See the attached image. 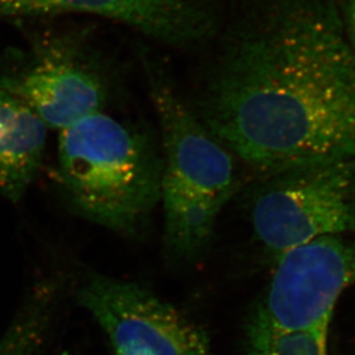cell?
<instances>
[{
	"label": "cell",
	"mask_w": 355,
	"mask_h": 355,
	"mask_svg": "<svg viewBox=\"0 0 355 355\" xmlns=\"http://www.w3.org/2000/svg\"><path fill=\"white\" fill-rule=\"evenodd\" d=\"M193 104L266 177L355 157V53L332 0H222Z\"/></svg>",
	"instance_id": "1"
},
{
	"label": "cell",
	"mask_w": 355,
	"mask_h": 355,
	"mask_svg": "<svg viewBox=\"0 0 355 355\" xmlns=\"http://www.w3.org/2000/svg\"><path fill=\"white\" fill-rule=\"evenodd\" d=\"M141 60L161 128L165 252L189 262L207 250L219 214L239 188L236 158L195 114L161 62L149 53Z\"/></svg>",
	"instance_id": "2"
},
{
	"label": "cell",
	"mask_w": 355,
	"mask_h": 355,
	"mask_svg": "<svg viewBox=\"0 0 355 355\" xmlns=\"http://www.w3.org/2000/svg\"><path fill=\"white\" fill-rule=\"evenodd\" d=\"M57 173L78 215L120 236H137L161 205L157 144L103 111L60 130Z\"/></svg>",
	"instance_id": "3"
},
{
	"label": "cell",
	"mask_w": 355,
	"mask_h": 355,
	"mask_svg": "<svg viewBox=\"0 0 355 355\" xmlns=\"http://www.w3.org/2000/svg\"><path fill=\"white\" fill-rule=\"evenodd\" d=\"M0 88L29 106L48 128L62 130L102 112L111 74L92 29L57 24L31 36L17 69L1 76Z\"/></svg>",
	"instance_id": "4"
},
{
	"label": "cell",
	"mask_w": 355,
	"mask_h": 355,
	"mask_svg": "<svg viewBox=\"0 0 355 355\" xmlns=\"http://www.w3.org/2000/svg\"><path fill=\"white\" fill-rule=\"evenodd\" d=\"M254 189V234L271 263L322 236L355 238V157L263 177Z\"/></svg>",
	"instance_id": "5"
},
{
	"label": "cell",
	"mask_w": 355,
	"mask_h": 355,
	"mask_svg": "<svg viewBox=\"0 0 355 355\" xmlns=\"http://www.w3.org/2000/svg\"><path fill=\"white\" fill-rule=\"evenodd\" d=\"M76 300L102 328L116 355H210L205 330L137 282L89 273Z\"/></svg>",
	"instance_id": "6"
},
{
	"label": "cell",
	"mask_w": 355,
	"mask_h": 355,
	"mask_svg": "<svg viewBox=\"0 0 355 355\" xmlns=\"http://www.w3.org/2000/svg\"><path fill=\"white\" fill-rule=\"evenodd\" d=\"M252 314L282 331L329 328L339 299L355 285V238L322 236L272 262Z\"/></svg>",
	"instance_id": "7"
},
{
	"label": "cell",
	"mask_w": 355,
	"mask_h": 355,
	"mask_svg": "<svg viewBox=\"0 0 355 355\" xmlns=\"http://www.w3.org/2000/svg\"><path fill=\"white\" fill-rule=\"evenodd\" d=\"M89 14L126 24L179 49L209 46L223 19L222 0H0V20Z\"/></svg>",
	"instance_id": "8"
},
{
	"label": "cell",
	"mask_w": 355,
	"mask_h": 355,
	"mask_svg": "<svg viewBox=\"0 0 355 355\" xmlns=\"http://www.w3.org/2000/svg\"><path fill=\"white\" fill-rule=\"evenodd\" d=\"M48 127L20 99L0 88V193L17 202L41 168Z\"/></svg>",
	"instance_id": "9"
},
{
	"label": "cell",
	"mask_w": 355,
	"mask_h": 355,
	"mask_svg": "<svg viewBox=\"0 0 355 355\" xmlns=\"http://www.w3.org/2000/svg\"><path fill=\"white\" fill-rule=\"evenodd\" d=\"M60 291L58 277L38 284L0 338V355H45Z\"/></svg>",
	"instance_id": "10"
},
{
	"label": "cell",
	"mask_w": 355,
	"mask_h": 355,
	"mask_svg": "<svg viewBox=\"0 0 355 355\" xmlns=\"http://www.w3.org/2000/svg\"><path fill=\"white\" fill-rule=\"evenodd\" d=\"M329 328L282 331L252 314L246 327L247 355H328Z\"/></svg>",
	"instance_id": "11"
},
{
	"label": "cell",
	"mask_w": 355,
	"mask_h": 355,
	"mask_svg": "<svg viewBox=\"0 0 355 355\" xmlns=\"http://www.w3.org/2000/svg\"><path fill=\"white\" fill-rule=\"evenodd\" d=\"M346 38L355 53V0H332Z\"/></svg>",
	"instance_id": "12"
}]
</instances>
